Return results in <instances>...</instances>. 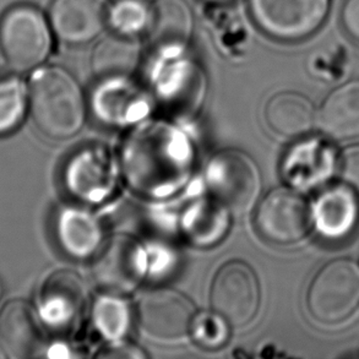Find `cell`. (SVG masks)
I'll use <instances>...</instances> for the list:
<instances>
[{"mask_svg":"<svg viewBox=\"0 0 359 359\" xmlns=\"http://www.w3.org/2000/svg\"><path fill=\"white\" fill-rule=\"evenodd\" d=\"M187 136L165 121H149L131 131L121 150V167L133 189L146 196H167L180 190L193 170Z\"/></svg>","mask_w":359,"mask_h":359,"instance_id":"6da1fadb","label":"cell"},{"mask_svg":"<svg viewBox=\"0 0 359 359\" xmlns=\"http://www.w3.org/2000/svg\"><path fill=\"white\" fill-rule=\"evenodd\" d=\"M29 109L44 135L63 140L75 135L86 118V102L76 79L65 69L44 67L29 83Z\"/></svg>","mask_w":359,"mask_h":359,"instance_id":"7a4b0ae2","label":"cell"},{"mask_svg":"<svg viewBox=\"0 0 359 359\" xmlns=\"http://www.w3.org/2000/svg\"><path fill=\"white\" fill-rule=\"evenodd\" d=\"M54 37L49 20L34 5H15L0 19V50L15 72L41 67L52 53Z\"/></svg>","mask_w":359,"mask_h":359,"instance_id":"3957f363","label":"cell"},{"mask_svg":"<svg viewBox=\"0 0 359 359\" xmlns=\"http://www.w3.org/2000/svg\"><path fill=\"white\" fill-rule=\"evenodd\" d=\"M306 306L324 325H337L352 318L359 308L358 264L348 259L326 264L309 286Z\"/></svg>","mask_w":359,"mask_h":359,"instance_id":"277c9868","label":"cell"},{"mask_svg":"<svg viewBox=\"0 0 359 359\" xmlns=\"http://www.w3.org/2000/svg\"><path fill=\"white\" fill-rule=\"evenodd\" d=\"M330 9L331 0H248L257 29L281 42L311 37L327 20Z\"/></svg>","mask_w":359,"mask_h":359,"instance_id":"5b68a950","label":"cell"},{"mask_svg":"<svg viewBox=\"0 0 359 359\" xmlns=\"http://www.w3.org/2000/svg\"><path fill=\"white\" fill-rule=\"evenodd\" d=\"M206 184L215 200L231 212L252 210L262 191V175L250 156L239 150H224L210 161Z\"/></svg>","mask_w":359,"mask_h":359,"instance_id":"8992f818","label":"cell"},{"mask_svg":"<svg viewBox=\"0 0 359 359\" xmlns=\"http://www.w3.org/2000/svg\"><path fill=\"white\" fill-rule=\"evenodd\" d=\"M314 224L313 209L294 190H272L257 208L255 224L262 238L278 245L301 242Z\"/></svg>","mask_w":359,"mask_h":359,"instance_id":"52a82bcc","label":"cell"},{"mask_svg":"<svg viewBox=\"0 0 359 359\" xmlns=\"http://www.w3.org/2000/svg\"><path fill=\"white\" fill-rule=\"evenodd\" d=\"M147 270L145 249L129 236H116L103 244L93 262V276L103 291L121 294L135 290Z\"/></svg>","mask_w":359,"mask_h":359,"instance_id":"ba28073f","label":"cell"},{"mask_svg":"<svg viewBox=\"0 0 359 359\" xmlns=\"http://www.w3.org/2000/svg\"><path fill=\"white\" fill-rule=\"evenodd\" d=\"M211 306L231 325H247L260 306V286L252 267L232 262L219 269L211 288Z\"/></svg>","mask_w":359,"mask_h":359,"instance_id":"9c48e42d","label":"cell"},{"mask_svg":"<svg viewBox=\"0 0 359 359\" xmlns=\"http://www.w3.org/2000/svg\"><path fill=\"white\" fill-rule=\"evenodd\" d=\"M118 167L106 146L91 144L81 147L69 160L64 182L76 199L100 203L117 184Z\"/></svg>","mask_w":359,"mask_h":359,"instance_id":"30bf717a","label":"cell"},{"mask_svg":"<svg viewBox=\"0 0 359 359\" xmlns=\"http://www.w3.org/2000/svg\"><path fill=\"white\" fill-rule=\"evenodd\" d=\"M137 314L141 329L157 341H175L188 335L194 320L191 302L180 292L157 288L140 297Z\"/></svg>","mask_w":359,"mask_h":359,"instance_id":"8fae6325","label":"cell"},{"mask_svg":"<svg viewBox=\"0 0 359 359\" xmlns=\"http://www.w3.org/2000/svg\"><path fill=\"white\" fill-rule=\"evenodd\" d=\"M107 0H53L48 20L53 34L68 46H85L108 27Z\"/></svg>","mask_w":359,"mask_h":359,"instance_id":"7c38bea8","label":"cell"},{"mask_svg":"<svg viewBox=\"0 0 359 359\" xmlns=\"http://www.w3.org/2000/svg\"><path fill=\"white\" fill-rule=\"evenodd\" d=\"M86 287L75 272L59 270L39 291V316L49 325L65 329L78 320L86 304Z\"/></svg>","mask_w":359,"mask_h":359,"instance_id":"4fadbf2b","label":"cell"},{"mask_svg":"<svg viewBox=\"0 0 359 359\" xmlns=\"http://www.w3.org/2000/svg\"><path fill=\"white\" fill-rule=\"evenodd\" d=\"M313 219L323 237L331 241L345 238L358 224L357 191L345 183L326 188L316 199Z\"/></svg>","mask_w":359,"mask_h":359,"instance_id":"5bb4252c","label":"cell"},{"mask_svg":"<svg viewBox=\"0 0 359 359\" xmlns=\"http://www.w3.org/2000/svg\"><path fill=\"white\" fill-rule=\"evenodd\" d=\"M0 337L16 357L37 355L43 346V330L32 306L20 299L6 303L0 311Z\"/></svg>","mask_w":359,"mask_h":359,"instance_id":"9a60e30c","label":"cell"},{"mask_svg":"<svg viewBox=\"0 0 359 359\" xmlns=\"http://www.w3.org/2000/svg\"><path fill=\"white\" fill-rule=\"evenodd\" d=\"M54 227L60 247L74 259L93 257L103 245L101 222L88 210L63 208L55 217Z\"/></svg>","mask_w":359,"mask_h":359,"instance_id":"2e32d148","label":"cell"},{"mask_svg":"<svg viewBox=\"0 0 359 359\" xmlns=\"http://www.w3.org/2000/svg\"><path fill=\"white\" fill-rule=\"evenodd\" d=\"M318 124L332 140L359 137V80L341 85L325 98L318 112Z\"/></svg>","mask_w":359,"mask_h":359,"instance_id":"e0dca14e","label":"cell"},{"mask_svg":"<svg viewBox=\"0 0 359 359\" xmlns=\"http://www.w3.org/2000/svg\"><path fill=\"white\" fill-rule=\"evenodd\" d=\"M194 19L184 0H158L152 5V18L147 39L161 50H180L189 43Z\"/></svg>","mask_w":359,"mask_h":359,"instance_id":"ac0fdd59","label":"cell"},{"mask_svg":"<svg viewBox=\"0 0 359 359\" xmlns=\"http://www.w3.org/2000/svg\"><path fill=\"white\" fill-rule=\"evenodd\" d=\"M335 156L319 140L306 141L292 149L285 161L283 175L291 184L311 189L330 178L335 170Z\"/></svg>","mask_w":359,"mask_h":359,"instance_id":"d6986e66","label":"cell"},{"mask_svg":"<svg viewBox=\"0 0 359 359\" xmlns=\"http://www.w3.org/2000/svg\"><path fill=\"white\" fill-rule=\"evenodd\" d=\"M265 118L272 130L285 137L306 135L318 123V113L313 102L294 91L272 96L266 104Z\"/></svg>","mask_w":359,"mask_h":359,"instance_id":"ffe728a7","label":"cell"},{"mask_svg":"<svg viewBox=\"0 0 359 359\" xmlns=\"http://www.w3.org/2000/svg\"><path fill=\"white\" fill-rule=\"evenodd\" d=\"M141 59L137 39L111 32L93 49L91 65L95 75L103 80H116L130 76Z\"/></svg>","mask_w":359,"mask_h":359,"instance_id":"44dd1931","label":"cell"},{"mask_svg":"<svg viewBox=\"0 0 359 359\" xmlns=\"http://www.w3.org/2000/svg\"><path fill=\"white\" fill-rule=\"evenodd\" d=\"M229 211L214 198L191 205L183 216V229L191 242L210 247L224 238L229 226Z\"/></svg>","mask_w":359,"mask_h":359,"instance_id":"7402d4cb","label":"cell"},{"mask_svg":"<svg viewBox=\"0 0 359 359\" xmlns=\"http://www.w3.org/2000/svg\"><path fill=\"white\" fill-rule=\"evenodd\" d=\"M93 324L107 340L119 341L130 329V306L118 294L98 297L93 306Z\"/></svg>","mask_w":359,"mask_h":359,"instance_id":"603a6c76","label":"cell"},{"mask_svg":"<svg viewBox=\"0 0 359 359\" xmlns=\"http://www.w3.org/2000/svg\"><path fill=\"white\" fill-rule=\"evenodd\" d=\"M152 18V5L146 0H116L109 4L108 27L111 32L131 39L147 34Z\"/></svg>","mask_w":359,"mask_h":359,"instance_id":"cb8c5ba5","label":"cell"},{"mask_svg":"<svg viewBox=\"0 0 359 359\" xmlns=\"http://www.w3.org/2000/svg\"><path fill=\"white\" fill-rule=\"evenodd\" d=\"M27 108V90L16 76L0 79V135H6L21 124Z\"/></svg>","mask_w":359,"mask_h":359,"instance_id":"d4e9b609","label":"cell"},{"mask_svg":"<svg viewBox=\"0 0 359 359\" xmlns=\"http://www.w3.org/2000/svg\"><path fill=\"white\" fill-rule=\"evenodd\" d=\"M229 323L216 311L195 314L190 334L194 340L208 350L224 346L229 337Z\"/></svg>","mask_w":359,"mask_h":359,"instance_id":"484cf974","label":"cell"},{"mask_svg":"<svg viewBox=\"0 0 359 359\" xmlns=\"http://www.w3.org/2000/svg\"><path fill=\"white\" fill-rule=\"evenodd\" d=\"M337 170L342 183L359 193V145L348 146L341 152Z\"/></svg>","mask_w":359,"mask_h":359,"instance_id":"4316f807","label":"cell"},{"mask_svg":"<svg viewBox=\"0 0 359 359\" xmlns=\"http://www.w3.org/2000/svg\"><path fill=\"white\" fill-rule=\"evenodd\" d=\"M341 22L351 39L359 42V0H346L341 10Z\"/></svg>","mask_w":359,"mask_h":359,"instance_id":"83f0119b","label":"cell"},{"mask_svg":"<svg viewBox=\"0 0 359 359\" xmlns=\"http://www.w3.org/2000/svg\"><path fill=\"white\" fill-rule=\"evenodd\" d=\"M6 358V355H5L4 351H3V348L0 347V359H5Z\"/></svg>","mask_w":359,"mask_h":359,"instance_id":"f1b7e54d","label":"cell"},{"mask_svg":"<svg viewBox=\"0 0 359 359\" xmlns=\"http://www.w3.org/2000/svg\"><path fill=\"white\" fill-rule=\"evenodd\" d=\"M0 298H1V283H0Z\"/></svg>","mask_w":359,"mask_h":359,"instance_id":"f546056e","label":"cell"}]
</instances>
